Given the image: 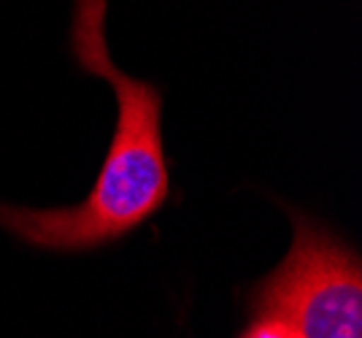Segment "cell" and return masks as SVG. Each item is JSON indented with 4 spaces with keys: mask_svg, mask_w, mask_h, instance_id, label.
<instances>
[{
    "mask_svg": "<svg viewBox=\"0 0 362 338\" xmlns=\"http://www.w3.org/2000/svg\"><path fill=\"white\" fill-rule=\"evenodd\" d=\"M238 338H300L295 327L279 317H257Z\"/></svg>",
    "mask_w": 362,
    "mask_h": 338,
    "instance_id": "cell-3",
    "label": "cell"
},
{
    "mask_svg": "<svg viewBox=\"0 0 362 338\" xmlns=\"http://www.w3.org/2000/svg\"><path fill=\"white\" fill-rule=\"evenodd\" d=\"M108 0H76L71 52L81 71L108 81L117 98V124L111 146L90 195L65 209L0 206V225L19 241L46 252H87L136 231L165 206L170 195L163 95L122 74L106 44Z\"/></svg>",
    "mask_w": 362,
    "mask_h": 338,
    "instance_id": "cell-1",
    "label": "cell"
},
{
    "mask_svg": "<svg viewBox=\"0 0 362 338\" xmlns=\"http://www.w3.org/2000/svg\"><path fill=\"white\" fill-rule=\"evenodd\" d=\"M287 257L252 292L257 317H279L300 338H362V262L317 219L295 211Z\"/></svg>",
    "mask_w": 362,
    "mask_h": 338,
    "instance_id": "cell-2",
    "label": "cell"
}]
</instances>
